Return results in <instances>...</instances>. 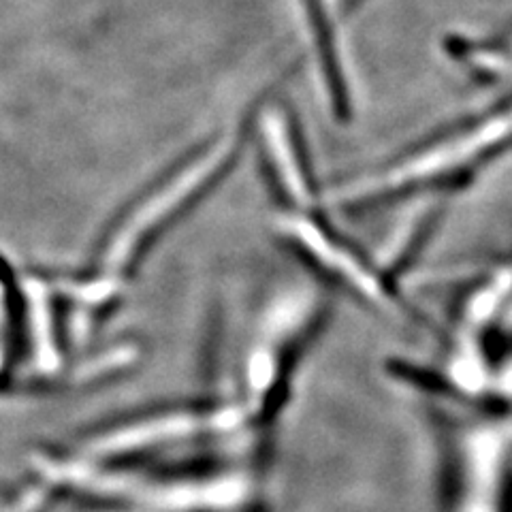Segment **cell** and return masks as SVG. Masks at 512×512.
<instances>
[{
  "mask_svg": "<svg viewBox=\"0 0 512 512\" xmlns=\"http://www.w3.org/2000/svg\"><path fill=\"white\" fill-rule=\"evenodd\" d=\"M444 512H512V421H461L446 438Z\"/></svg>",
  "mask_w": 512,
  "mask_h": 512,
  "instance_id": "3957f363",
  "label": "cell"
},
{
  "mask_svg": "<svg viewBox=\"0 0 512 512\" xmlns=\"http://www.w3.org/2000/svg\"><path fill=\"white\" fill-rule=\"evenodd\" d=\"M363 3V0H342V5H340V11L344 13V15H348V13H352L355 11L359 5Z\"/></svg>",
  "mask_w": 512,
  "mask_h": 512,
  "instance_id": "ba28073f",
  "label": "cell"
},
{
  "mask_svg": "<svg viewBox=\"0 0 512 512\" xmlns=\"http://www.w3.org/2000/svg\"><path fill=\"white\" fill-rule=\"evenodd\" d=\"M508 152H512V92L472 118L414 143L370 173L333 186L327 201L359 212L399 197L459 188Z\"/></svg>",
  "mask_w": 512,
  "mask_h": 512,
  "instance_id": "6da1fadb",
  "label": "cell"
},
{
  "mask_svg": "<svg viewBox=\"0 0 512 512\" xmlns=\"http://www.w3.org/2000/svg\"><path fill=\"white\" fill-rule=\"evenodd\" d=\"M495 286H498V282H495ZM495 286H487L483 293H480V297H478V293L472 297L474 299V306H480V308H493V306H500V295H493V291H495ZM489 314H493V310H476V308H468L466 310V320H468V325H476V323H483V320L489 316Z\"/></svg>",
  "mask_w": 512,
  "mask_h": 512,
  "instance_id": "52a82bcc",
  "label": "cell"
},
{
  "mask_svg": "<svg viewBox=\"0 0 512 512\" xmlns=\"http://www.w3.org/2000/svg\"><path fill=\"white\" fill-rule=\"evenodd\" d=\"M242 141V131L218 135L122 216L109 231L90 276L62 284V293L75 303L79 316L88 320L92 312L103 314L118 299L126 278L154 244V237L222 178L233 165Z\"/></svg>",
  "mask_w": 512,
  "mask_h": 512,
  "instance_id": "7a4b0ae2",
  "label": "cell"
},
{
  "mask_svg": "<svg viewBox=\"0 0 512 512\" xmlns=\"http://www.w3.org/2000/svg\"><path fill=\"white\" fill-rule=\"evenodd\" d=\"M306 5L308 18L314 32V43L318 50L320 64H323V75L327 79V90L333 109L338 111V116H346L350 103H348V88L342 75V67L338 60V50H335V39H333V28L329 24L327 13L323 9L320 0H303Z\"/></svg>",
  "mask_w": 512,
  "mask_h": 512,
  "instance_id": "5b68a950",
  "label": "cell"
},
{
  "mask_svg": "<svg viewBox=\"0 0 512 512\" xmlns=\"http://www.w3.org/2000/svg\"><path fill=\"white\" fill-rule=\"evenodd\" d=\"M280 229L288 242L323 271L342 282L352 295L361 297L370 306L389 314H404L406 306L395 284L382 267L367 261L365 256L346 244L327 224L316 218L308 207H295L280 218Z\"/></svg>",
  "mask_w": 512,
  "mask_h": 512,
  "instance_id": "277c9868",
  "label": "cell"
},
{
  "mask_svg": "<svg viewBox=\"0 0 512 512\" xmlns=\"http://www.w3.org/2000/svg\"><path fill=\"white\" fill-rule=\"evenodd\" d=\"M254 512H263V510H254Z\"/></svg>",
  "mask_w": 512,
  "mask_h": 512,
  "instance_id": "9c48e42d",
  "label": "cell"
},
{
  "mask_svg": "<svg viewBox=\"0 0 512 512\" xmlns=\"http://www.w3.org/2000/svg\"><path fill=\"white\" fill-rule=\"evenodd\" d=\"M18 291H13L11 274L0 263V384L9 378V367L13 363L15 331H18Z\"/></svg>",
  "mask_w": 512,
  "mask_h": 512,
  "instance_id": "8992f818",
  "label": "cell"
}]
</instances>
